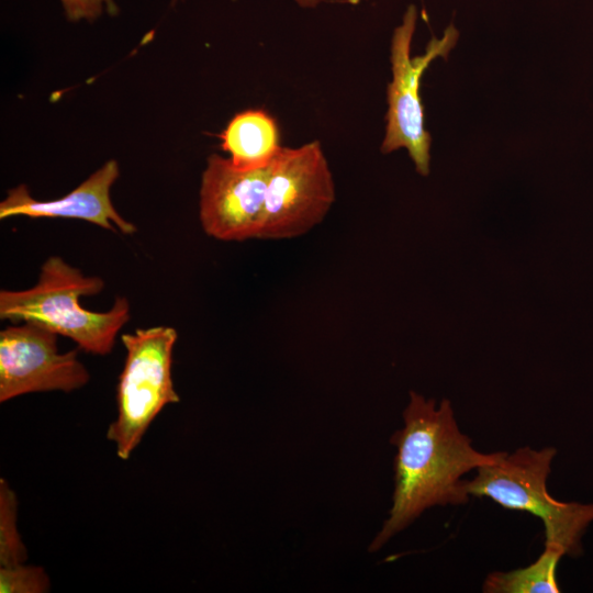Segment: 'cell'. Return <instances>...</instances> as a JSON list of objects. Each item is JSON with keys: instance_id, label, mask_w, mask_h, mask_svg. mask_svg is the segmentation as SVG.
I'll use <instances>...</instances> for the list:
<instances>
[{"instance_id": "obj_7", "label": "cell", "mask_w": 593, "mask_h": 593, "mask_svg": "<svg viewBox=\"0 0 593 593\" xmlns=\"http://www.w3.org/2000/svg\"><path fill=\"white\" fill-rule=\"evenodd\" d=\"M52 329L22 322L0 332V402L35 392H71L85 387L90 374L78 350L59 353Z\"/></svg>"}, {"instance_id": "obj_8", "label": "cell", "mask_w": 593, "mask_h": 593, "mask_svg": "<svg viewBox=\"0 0 593 593\" xmlns=\"http://www.w3.org/2000/svg\"><path fill=\"white\" fill-rule=\"evenodd\" d=\"M270 165L242 169L228 157L208 158L199 192V216L208 236L224 242L260 238Z\"/></svg>"}, {"instance_id": "obj_1", "label": "cell", "mask_w": 593, "mask_h": 593, "mask_svg": "<svg viewBox=\"0 0 593 593\" xmlns=\"http://www.w3.org/2000/svg\"><path fill=\"white\" fill-rule=\"evenodd\" d=\"M403 419L404 427L390 439L398 449L393 504L369 551L380 549L429 507L468 503L461 477L503 454L478 451L459 429L446 399L437 406L435 400L411 391Z\"/></svg>"}, {"instance_id": "obj_13", "label": "cell", "mask_w": 593, "mask_h": 593, "mask_svg": "<svg viewBox=\"0 0 593 593\" xmlns=\"http://www.w3.org/2000/svg\"><path fill=\"white\" fill-rule=\"evenodd\" d=\"M49 589L48 574L42 567L25 563L0 567L1 593H45Z\"/></svg>"}, {"instance_id": "obj_14", "label": "cell", "mask_w": 593, "mask_h": 593, "mask_svg": "<svg viewBox=\"0 0 593 593\" xmlns=\"http://www.w3.org/2000/svg\"><path fill=\"white\" fill-rule=\"evenodd\" d=\"M65 14L69 21L97 19L105 7L107 11L114 14L118 8L113 0H60Z\"/></svg>"}, {"instance_id": "obj_3", "label": "cell", "mask_w": 593, "mask_h": 593, "mask_svg": "<svg viewBox=\"0 0 593 593\" xmlns=\"http://www.w3.org/2000/svg\"><path fill=\"white\" fill-rule=\"evenodd\" d=\"M555 447L529 446L477 469L471 480H463L469 496L489 497L507 510L528 512L541 519L545 546L557 547L564 555L582 552L581 538L593 522V503L555 500L547 490V479L556 457Z\"/></svg>"}, {"instance_id": "obj_6", "label": "cell", "mask_w": 593, "mask_h": 593, "mask_svg": "<svg viewBox=\"0 0 593 593\" xmlns=\"http://www.w3.org/2000/svg\"><path fill=\"white\" fill-rule=\"evenodd\" d=\"M417 11L407 7L402 23L394 30L391 43L393 79L388 86L387 128L381 145L383 154L401 147L407 149L422 176L429 174L430 135L424 128V112L419 97L423 72L436 57L447 58L458 38L457 29L450 24L443 37H433L424 55L411 57L410 47L415 31Z\"/></svg>"}, {"instance_id": "obj_11", "label": "cell", "mask_w": 593, "mask_h": 593, "mask_svg": "<svg viewBox=\"0 0 593 593\" xmlns=\"http://www.w3.org/2000/svg\"><path fill=\"white\" fill-rule=\"evenodd\" d=\"M564 552L557 547H547L537 560L525 568L511 571H494L485 578L484 593H558L557 566Z\"/></svg>"}, {"instance_id": "obj_16", "label": "cell", "mask_w": 593, "mask_h": 593, "mask_svg": "<svg viewBox=\"0 0 593 593\" xmlns=\"http://www.w3.org/2000/svg\"><path fill=\"white\" fill-rule=\"evenodd\" d=\"M171 1H172V3H175L177 0H171Z\"/></svg>"}, {"instance_id": "obj_4", "label": "cell", "mask_w": 593, "mask_h": 593, "mask_svg": "<svg viewBox=\"0 0 593 593\" xmlns=\"http://www.w3.org/2000/svg\"><path fill=\"white\" fill-rule=\"evenodd\" d=\"M177 338V331L170 326L121 335L126 357L116 389L118 414L107 438L122 460L131 457L160 411L180 401L171 374Z\"/></svg>"}, {"instance_id": "obj_10", "label": "cell", "mask_w": 593, "mask_h": 593, "mask_svg": "<svg viewBox=\"0 0 593 593\" xmlns=\"http://www.w3.org/2000/svg\"><path fill=\"white\" fill-rule=\"evenodd\" d=\"M220 139L221 148L230 155L228 159L242 169L268 167L282 148L275 119L262 110L237 113Z\"/></svg>"}, {"instance_id": "obj_15", "label": "cell", "mask_w": 593, "mask_h": 593, "mask_svg": "<svg viewBox=\"0 0 593 593\" xmlns=\"http://www.w3.org/2000/svg\"><path fill=\"white\" fill-rule=\"evenodd\" d=\"M295 2L302 8H314L321 0H295Z\"/></svg>"}, {"instance_id": "obj_2", "label": "cell", "mask_w": 593, "mask_h": 593, "mask_svg": "<svg viewBox=\"0 0 593 593\" xmlns=\"http://www.w3.org/2000/svg\"><path fill=\"white\" fill-rule=\"evenodd\" d=\"M100 277L83 275L58 256L41 267L37 282L24 290L0 291V317L16 323L33 322L74 340L86 353L108 355L130 320V303L116 296L105 312L86 310L80 296L100 293Z\"/></svg>"}, {"instance_id": "obj_9", "label": "cell", "mask_w": 593, "mask_h": 593, "mask_svg": "<svg viewBox=\"0 0 593 593\" xmlns=\"http://www.w3.org/2000/svg\"><path fill=\"white\" fill-rule=\"evenodd\" d=\"M119 176V164L109 160L72 191L48 201L34 199L26 186L20 184L9 190L1 201L0 219L20 215L31 219H78L112 232L132 235L137 231L136 226L123 219L111 201V187Z\"/></svg>"}, {"instance_id": "obj_5", "label": "cell", "mask_w": 593, "mask_h": 593, "mask_svg": "<svg viewBox=\"0 0 593 593\" xmlns=\"http://www.w3.org/2000/svg\"><path fill=\"white\" fill-rule=\"evenodd\" d=\"M335 200L333 176L317 141L282 147L269 167L261 239H289L320 224Z\"/></svg>"}, {"instance_id": "obj_12", "label": "cell", "mask_w": 593, "mask_h": 593, "mask_svg": "<svg viewBox=\"0 0 593 593\" xmlns=\"http://www.w3.org/2000/svg\"><path fill=\"white\" fill-rule=\"evenodd\" d=\"M18 499L5 479H0V567L25 563L27 550L18 530Z\"/></svg>"}]
</instances>
